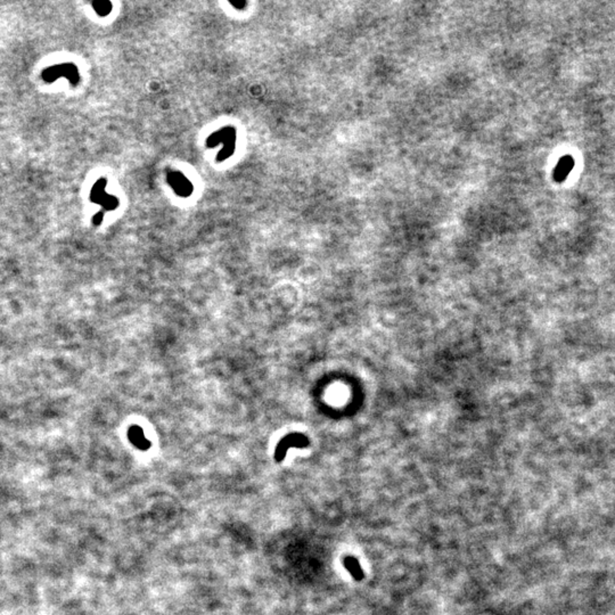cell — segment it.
Here are the masks:
<instances>
[{
	"mask_svg": "<svg viewBox=\"0 0 615 615\" xmlns=\"http://www.w3.org/2000/svg\"><path fill=\"white\" fill-rule=\"evenodd\" d=\"M574 166V160L571 156H564L562 160L558 162L557 168L555 169V179L557 182H562L567 177L569 171Z\"/></svg>",
	"mask_w": 615,
	"mask_h": 615,
	"instance_id": "5b68a950",
	"label": "cell"
},
{
	"mask_svg": "<svg viewBox=\"0 0 615 615\" xmlns=\"http://www.w3.org/2000/svg\"><path fill=\"white\" fill-rule=\"evenodd\" d=\"M309 443H310V441L308 440V437L305 435H303V434H300V433L288 434V435H286L279 441L277 448H276L275 460L277 461V463H280V461H283L285 459V457H286V452L289 448H306L308 446H309Z\"/></svg>",
	"mask_w": 615,
	"mask_h": 615,
	"instance_id": "7a4b0ae2",
	"label": "cell"
},
{
	"mask_svg": "<svg viewBox=\"0 0 615 615\" xmlns=\"http://www.w3.org/2000/svg\"><path fill=\"white\" fill-rule=\"evenodd\" d=\"M93 6L95 8V11H96L99 15H103V16L107 15L108 13H111V11H112V4L108 2L94 3Z\"/></svg>",
	"mask_w": 615,
	"mask_h": 615,
	"instance_id": "52a82bcc",
	"label": "cell"
},
{
	"mask_svg": "<svg viewBox=\"0 0 615 615\" xmlns=\"http://www.w3.org/2000/svg\"><path fill=\"white\" fill-rule=\"evenodd\" d=\"M168 182L170 186L173 188L175 194L180 196L187 197L193 193V185L189 183V180L180 172H170L168 174Z\"/></svg>",
	"mask_w": 615,
	"mask_h": 615,
	"instance_id": "3957f363",
	"label": "cell"
},
{
	"mask_svg": "<svg viewBox=\"0 0 615 615\" xmlns=\"http://www.w3.org/2000/svg\"><path fill=\"white\" fill-rule=\"evenodd\" d=\"M230 4H232V5H233L234 7H236V8H237V7H238V8H239V7L243 8L244 6H246V5H247V3H245V2H241V3H237V4H235V3H233V2H230Z\"/></svg>",
	"mask_w": 615,
	"mask_h": 615,
	"instance_id": "ba28073f",
	"label": "cell"
},
{
	"mask_svg": "<svg viewBox=\"0 0 615 615\" xmlns=\"http://www.w3.org/2000/svg\"><path fill=\"white\" fill-rule=\"evenodd\" d=\"M344 566L346 567L347 571L350 572V574L352 576V578L355 579L357 581H361L365 578V574L363 568L360 566L359 560L352 557V556H347V557L344 558Z\"/></svg>",
	"mask_w": 615,
	"mask_h": 615,
	"instance_id": "8992f818",
	"label": "cell"
},
{
	"mask_svg": "<svg viewBox=\"0 0 615 615\" xmlns=\"http://www.w3.org/2000/svg\"><path fill=\"white\" fill-rule=\"evenodd\" d=\"M128 437L130 442L140 450H148L152 446L151 442L145 437L143 428L140 426H131L128 432Z\"/></svg>",
	"mask_w": 615,
	"mask_h": 615,
	"instance_id": "277c9868",
	"label": "cell"
},
{
	"mask_svg": "<svg viewBox=\"0 0 615 615\" xmlns=\"http://www.w3.org/2000/svg\"><path fill=\"white\" fill-rule=\"evenodd\" d=\"M236 130H235V128H233V126H225L224 129L211 135L206 140V145L207 147H214L219 143H224L225 147L221 149L218 153V156H216V161L223 162L233 155L235 151V145H236Z\"/></svg>",
	"mask_w": 615,
	"mask_h": 615,
	"instance_id": "6da1fadb",
	"label": "cell"
}]
</instances>
